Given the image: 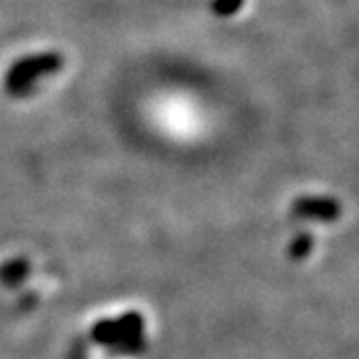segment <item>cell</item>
<instances>
[{
  "label": "cell",
  "instance_id": "obj_1",
  "mask_svg": "<svg viewBox=\"0 0 359 359\" xmlns=\"http://www.w3.org/2000/svg\"><path fill=\"white\" fill-rule=\"evenodd\" d=\"M60 66H62V58L56 52H40V54L26 56L8 68L4 76V88L13 96H25L36 84L40 76L58 72Z\"/></svg>",
  "mask_w": 359,
  "mask_h": 359
},
{
  "label": "cell",
  "instance_id": "obj_2",
  "mask_svg": "<svg viewBox=\"0 0 359 359\" xmlns=\"http://www.w3.org/2000/svg\"><path fill=\"white\" fill-rule=\"evenodd\" d=\"M242 6H244V0H214L212 13L218 14L222 18H230L236 13H240Z\"/></svg>",
  "mask_w": 359,
  "mask_h": 359
}]
</instances>
